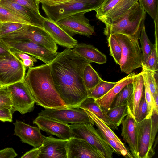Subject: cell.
I'll return each mask as SVG.
<instances>
[{
  "label": "cell",
  "instance_id": "6da1fadb",
  "mask_svg": "<svg viewBox=\"0 0 158 158\" xmlns=\"http://www.w3.org/2000/svg\"><path fill=\"white\" fill-rule=\"evenodd\" d=\"M90 63L73 49L66 48L49 63L55 88L68 108H79L88 97L83 74Z\"/></svg>",
  "mask_w": 158,
  "mask_h": 158
},
{
  "label": "cell",
  "instance_id": "7a4b0ae2",
  "mask_svg": "<svg viewBox=\"0 0 158 158\" xmlns=\"http://www.w3.org/2000/svg\"><path fill=\"white\" fill-rule=\"evenodd\" d=\"M23 80L37 105L46 109L68 108L55 88L49 64L29 68Z\"/></svg>",
  "mask_w": 158,
  "mask_h": 158
},
{
  "label": "cell",
  "instance_id": "3957f363",
  "mask_svg": "<svg viewBox=\"0 0 158 158\" xmlns=\"http://www.w3.org/2000/svg\"><path fill=\"white\" fill-rule=\"evenodd\" d=\"M146 15L145 11L139 2H137L114 23L105 25L103 33L107 37L118 33L138 40L144 24Z\"/></svg>",
  "mask_w": 158,
  "mask_h": 158
},
{
  "label": "cell",
  "instance_id": "277c9868",
  "mask_svg": "<svg viewBox=\"0 0 158 158\" xmlns=\"http://www.w3.org/2000/svg\"><path fill=\"white\" fill-rule=\"evenodd\" d=\"M104 0H72L53 6L42 4V9L48 18L56 22L69 15L79 12L95 11Z\"/></svg>",
  "mask_w": 158,
  "mask_h": 158
},
{
  "label": "cell",
  "instance_id": "5b68a950",
  "mask_svg": "<svg viewBox=\"0 0 158 158\" xmlns=\"http://www.w3.org/2000/svg\"><path fill=\"white\" fill-rule=\"evenodd\" d=\"M114 34L122 47L119 64L121 71L129 74L135 69L142 67V53L138 40L122 34Z\"/></svg>",
  "mask_w": 158,
  "mask_h": 158
},
{
  "label": "cell",
  "instance_id": "8992f818",
  "mask_svg": "<svg viewBox=\"0 0 158 158\" xmlns=\"http://www.w3.org/2000/svg\"><path fill=\"white\" fill-rule=\"evenodd\" d=\"M71 138L84 140L102 152L105 158H112L114 149L103 138L98 130L90 124L70 125Z\"/></svg>",
  "mask_w": 158,
  "mask_h": 158
},
{
  "label": "cell",
  "instance_id": "52a82bcc",
  "mask_svg": "<svg viewBox=\"0 0 158 158\" xmlns=\"http://www.w3.org/2000/svg\"><path fill=\"white\" fill-rule=\"evenodd\" d=\"M0 38L4 40H29L54 52L58 47L49 34L43 28L24 24L21 28Z\"/></svg>",
  "mask_w": 158,
  "mask_h": 158
},
{
  "label": "cell",
  "instance_id": "ba28073f",
  "mask_svg": "<svg viewBox=\"0 0 158 158\" xmlns=\"http://www.w3.org/2000/svg\"><path fill=\"white\" fill-rule=\"evenodd\" d=\"M26 69L12 53L0 56V82L4 86L22 81Z\"/></svg>",
  "mask_w": 158,
  "mask_h": 158
},
{
  "label": "cell",
  "instance_id": "9c48e42d",
  "mask_svg": "<svg viewBox=\"0 0 158 158\" xmlns=\"http://www.w3.org/2000/svg\"><path fill=\"white\" fill-rule=\"evenodd\" d=\"M6 87L12 102V113L17 111L23 114L33 110L35 102L23 80Z\"/></svg>",
  "mask_w": 158,
  "mask_h": 158
},
{
  "label": "cell",
  "instance_id": "30bf717a",
  "mask_svg": "<svg viewBox=\"0 0 158 158\" xmlns=\"http://www.w3.org/2000/svg\"><path fill=\"white\" fill-rule=\"evenodd\" d=\"M38 115L68 124L86 123L94 125L85 110L80 108L46 109L42 110Z\"/></svg>",
  "mask_w": 158,
  "mask_h": 158
},
{
  "label": "cell",
  "instance_id": "8fae6325",
  "mask_svg": "<svg viewBox=\"0 0 158 158\" xmlns=\"http://www.w3.org/2000/svg\"><path fill=\"white\" fill-rule=\"evenodd\" d=\"M84 12L69 15L55 22L71 36L77 34L89 37L94 32V27L85 16Z\"/></svg>",
  "mask_w": 158,
  "mask_h": 158
},
{
  "label": "cell",
  "instance_id": "7c38bea8",
  "mask_svg": "<svg viewBox=\"0 0 158 158\" xmlns=\"http://www.w3.org/2000/svg\"><path fill=\"white\" fill-rule=\"evenodd\" d=\"M4 40L9 47L15 48L32 56L46 64L51 63L58 54L57 52L51 51L42 46L27 40Z\"/></svg>",
  "mask_w": 158,
  "mask_h": 158
},
{
  "label": "cell",
  "instance_id": "4fadbf2b",
  "mask_svg": "<svg viewBox=\"0 0 158 158\" xmlns=\"http://www.w3.org/2000/svg\"><path fill=\"white\" fill-rule=\"evenodd\" d=\"M152 123L151 116L149 118L145 119L140 122H135L139 158H152L155 154L151 140Z\"/></svg>",
  "mask_w": 158,
  "mask_h": 158
},
{
  "label": "cell",
  "instance_id": "5bb4252c",
  "mask_svg": "<svg viewBox=\"0 0 158 158\" xmlns=\"http://www.w3.org/2000/svg\"><path fill=\"white\" fill-rule=\"evenodd\" d=\"M33 122L40 130L49 134L55 135L65 140H69L71 138L70 125L68 124L40 115Z\"/></svg>",
  "mask_w": 158,
  "mask_h": 158
},
{
  "label": "cell",
  "instance_id": "9a60e30c",
  "mask_svg": "<svg viewBox=\"0 0 158 158\" xmlns=\"http://www.w3.org/2000/svg\"><path fill=\"white\" fill-rule=\"evenodd\" d=\"M67 158H105L103 154L86 141L72 138L68 140Z\"/></svg>",
  "mask_w": 158,
  "mask_h": 158
},
{
  "label": "cell",
  "instance_id": "2e32d148",
  "mask_svg": "<svg viewBox=\"0 0 158 158\" xmlns=\"http://www.w3.org/2000/svg\"><path fill=\"white\" fill-rule=\"evenodd\" d=\"M68 140L45 136L38 158H67Z\"/></svg>",
  "mask_w": 158,
  "mask_h": 158
},
{
  "label": "cell",
  "instance_id": "e0dca14e",
  "mask_svg": "<svg viewBox=\"0 0 158 158\" xmlns=\"http://www.w3.org/2000/svg\"><path fill=\"white\" fill-rule=\"evenodd\" d=\"M14 134L18 136L23 143L34 147H40L43 143L45 136L41 133L40 129L17 120L13 123Z\"/></svg>",
  "mask_w": 158,
  "mask_h": 158
},
{
  "label": "cell",
  "instance_id": "ac0fdd59",
  "mask_svg": "<svg viewBox=\"0 0 158 158\" xmlns=\"http://www.w3.org/2000/svg\"><path fill=\"white\" fill-rule=\"evenodd\" d=\"M0 6L17 14L30 25L43 28L45 17L40 13L34 12L10 0H1Z\"/></svg>",
  "mask_w": 158,
  "mask_h": 158
},
{
  "label": "cell",
  "instance_id": "d6986e66",
  "mask_svg": "<svg viewBox=\"0 0 158 158\" xmlns=\"http://www.w3.org/2000/svg\"><path fill=\"white\" fill-rule=\"evenodd\" d=\"M43 28L49 34L54 42L59 45L66 48H73L77 43L73 39L58 25L48 18L43 22Z\"/></svg>",
  "mask_w": 158,
  "mask_h": 158
},
{
  "label": "cell",
  "instance_id": "ffe728a7",
  "mask_svg": "<svg viewBox=\"0 0 158 158\" xmlns=\"http://www.w3.org/2000/svg\"><path fill=\"white\" fill-rule=\"evenodd\" d=\"M121 136L129 147L133 158H139L138 148L135 122L133 118L128 114L121 123Z\"/></svg>",
  "mask_w": 158,
  "mask_h": 158
},
{
  "label": "cell",
  "instance_id": "44dd1931",
  "mask_svg": "<svg viewBox=\"0 0 158 158\" xmlns=\"http://www.w3.org/2000/svg\"><path fill=\"white\" fill-rule=\"evenodd\" d=\"M135 75L134 72L128 74L118 81L116 85L105 94L95 100V102L101 108L104 113L110 109L113 101L122 89L128 84L132 83Z\"/></svg>",
  "mask_w": 158,
  "mask_h": 158
},
{
  "label": "cell",
  "instance_id": "7402d4cb",
  "mask_svg": "<svg viewBox=\"0 0 158 158\" xmlns=\"http://www.w3.org/2000/svg\"><path fill=\"white\" fill-rule=\"evenodd\" d=\"M73 49L89 63L101 64L106 62V56L93 46L85 43H77Z\"/></svg>",
  "mask_w": 158,
  "mask_h": 158
},
{
  "label": "cell",
  "instance_id": "603a6c76",
  "mask_svg": "<svg viewBox=\"0 0 158 158\" xmlns=\"http://www.w3.org/2000/svg\"><path fill=\"white\" fill-rule=\"evenodd\" d=\"M132 84L133 91L127 106L129 114L133 118L144 92V80L141 72L135 75Z\"/></svg>",
  "mask_w": 158,
  "mask_h": 158
},
{
  "label": "cell",
  "instance_id": "cb8c5ba5",
  "mask_svg": "<svg viewBox=\"0 0 158 158\" xmlns=\"http://www.w3.org/2000/svg\"><path fill=\"white\" fill-rule=\"evenodd\" d=\"M139 0H120L99 20L105 25L114 23L125 14Z\"/></svg>",
  "mask_w": 158,
  "mask_h": 158
},
{
  "label": "cell",
  "instance_id": "d4e9b609",
  "mask_svg": "<svg viewBox=\"0 0 158 158\" xmlns=\"http://www.w3.org/2000/svg\"><path fill=\"white\" fill-rule=\"evenodd\" d=\"M109 123V127L113 130H118L123 119L128 114L127 105L110 108L104 113Z\"/></svg>",
  "mask_w": 158,
  "mask_h": 158
},
{
  "label": "cell",
  "instance_id": "484cf974",
  "mask_svg": "<svg viewBox=\"0 0 158 158\" xmlns=\"http://www.w3.org/2000/svg\"><path fill=\"white\" fill-rule=\"evenodd\" d=\"M83 79L87 90L94 88L102 79L90 63L87 64L84 69Z\"/></svg>",
  "mask_w": 158,
  "mask_h": 158
},
{
  "label": "cell",
  "instance_id": "4316f807",
  "mask_svg": "<svg viewBox=\"0 0 158 158\" xmlns=\"http://www.w3.org/2000/svg\"><path fill=\"white\" fill-rule=\"evenodd\" d=\"M117 83L105 81L102 79L94 88L87 90L88 97L98 99L107 93Z\"/></svg>",
  "mask_w": 158,
  "mask_h": 158
},
{
  "label": "cell",
  "instance_id": "83f0119b",
  "mask_svg": "<svg viewBox=\"0 0 158 158\" xmlns=\"http://www.w3.org/2000/svg\"><path fill=\"white\" fill-rule=\"evenodd\" d=\"M79 108L91 112L109 127V123L103 111L94 99L87 97L81 104Z\"/></svg>",
  "mask_w": 158,
  "mask_h": 158
},
{
  "label": "cell",
  "instance_id": "f1b7e54d",
  "mask_svg": "<svg viewBox=\"0 0 158 158\" xmlns=\"http://www.w3.org/2000/svg\"><path fill=\"white\" fill-rule=\"evenodd\" d=\"M133 91L132 83H131L125 86L114 100L110 108L118 106L127 105Z\"/></svg>",
  "mask_w": 158,
  "mask_h": 158
},
{
  "label": "cell",
  "instance_id": "f546056e",
  "mask_svg": "<svg viewBox=\"0 0 158 158\" xmlns=\"http://www.w3.org/2000/svg\"><path fill=\"white\" fill-rule=\"evenodd\" d=\"M139 39L141 45V48L142 57V66L144 65L154 47L146 33L144 24L141 30Z\"/></svg>",
  "mask_w": 158,
  "mask_h": 158
},
{
  "label": "cell",
  "instance_id": "4dcf8cb0",
  "mask_svg": "<svg viewBox=\"0 0 158 158\" xmlns=\"http://www.w3.org/2000/svg\"><path fill=\"white\" fill-rule=\"evenodd\" d=\"M107 40L110 48V55L116 64H119L122 55V47L114 34H110L107 37Z\"/></svg>",
  "mask_w": 158,
  "mask_h": 158
},
{
  "label": "cell",
  "instance_id": "1f68e13d",
  "mask_svg": "<svg viewBox=\"0 0 158 158\" xmlns=\"http://www.w3.org/2000/svg\"><path fill=\"white\" fill-rule=\"evenodd\" d=\"M141 72L144 80V96L147 105V115L146 119H148L152 114L154 107V99L148 84L146 73L143 69Z\"/></svg>",
  "mask_w": 158,
  "mask_h": 158
},
{
  "label": "cell",
  "instance_id": "d6a6232c",
  "mask_svg": "<svg viewBox=\"0 0 158 158\" xmlns=\"http://www.w3.org/2000/svg\"><path fill=\"white\" fill-rule=\"evenodd\" d=\"M138 2L154 22H158V0H139Z\"/></svg>",
  "mask_w": 158,
  "mask_h": 158
},
{
  "label": "cell",
  "instance_id": "836d02e7",
  "mask_svg": "<svg viewBox=\"0 0 158 158\" xmlns=\"http://www.w3.org/2000/svg\"><path fill=\"white\" fill-rule=\"evenodd\" d=\"M0 21L1 23L12 22L30 25L27 22L17 14L1 6Z\"/></svg>",
  "mask_w": 158,
  "mask_h": 158
},
{
  "label": "cell",
  "instance_id": "e575fe53",
  "mask_svg": "<svg viewBox=\"0 0 158 158\" xmlns=\"http://www.w3.org/2000/svg\"><path fill=\"white\" fill-rule=\"evenodd\" d=\"M154 47L148 56L143 67L153 72H157L158 70V45L153 44Z\"/></svg>",
  "mask_w": 158,
  "mask_h": 158
},
{
  "label": "cell",
  "instance_id": "d590c367",
  "mask_svg": "<svg viewBox=\"0 0 158 158\" xmlns=\"http://www.w3.org/2000/svg\"><path fill=\"white\" fill-rule=\"evenodd\" d=\"M142 68L146 73L148 84L154 99L156 91L158 90L157 73L156 72H153L143 67Z\"/></svg>",
  "mask_w": 158,
  "mask_h": 158
},
{
  "label": "cell",
  "instance_id": "8d00e7d4",
  "mask_svg": "<svg viewBox=\"0 0 158 158\" xmlns=\"http://www.w3.org/2000/svg\"><path fill=\"white\" fill-rule=\"evenodd\" d=\"M24 24L12 22L2 23L0 26V38L19 30Z\"/></svg>",
  "mask_w": 158,
  "mask_h": 158
},
{
  "label": "cell",
  "instance_id": "74e56055",
  "mask_svg": "<svg viewBox=\"0 0 158 158\" xmlns=\"http://www.w3.org/2000/svg\"><path fill=\"white\" fill-rule=\"evenodd\" d=\"M147 115V105L145 99L144 90L137 110L135 113L134 119L138 123L146 119Z\"/></svg>",
  "mask_w": 158,
  "mask_h": 158
},
{
  "label": "cell",
  "instance_id": "f35d334b",
  "mask_svg": "<svg viewBox=\"0 0 158 158\" xmlns=\"http://www.w3.org/2000/svg\"><path fill=\"white\" fill-rule=\"evenodd\" d=\"M0 108H12V102L6 86L0 89Z\"/></svg>",
  "mask_w": 158,
  "mask_h": 158
},
{
  "label": "cell",
  "instance_id": "ab89813d",
  "mask_svg": "<svg viewBox=\"0 0 158 158\" xmlns=\"http://www.w3.org/2000/svg\"><path fill=\"white\" fill-rule=\"evenodd\" d=\"M31 10L40 13L39 0H10Z\"/></svg>",
  "mask_w": 158,
  "mask_h": 158
},
{
  "label": "cell",
  "instance_id": "60d3db41",
  "mask_svg": "<svg viewBox=\"0 0 158 158\" xmlns=\"http://www.w3.org/2000/svg\"><path fill=\"white\" fill-rule=\"evenodd\" d=\"M120 0H112L108 3L102 5L95 10L96 18L100 20Z\"/></svg>",
  "mask_w": 158,
  "mask_h": 158
},
{
  "label": "cell",
  "instance_id": "b9f144b4",
  "mask_svg": "<svg viewBox=\"0 0 158 158\" xmlns=\"http://www.w3.org/2000/svg\"><path fill=\"white\" fill-rule=\"evenodd\" d=\"M10 52L15 56L21 63L23 61L32 59L35 62L37 61L36 58L33 56H31L29 54L21 52L15 48L9 47Z\"/></svg>",
  "mask_w": 158,
  "mask_h": 158
},
{
  "label": "cell",
  "instance_id": "7bdbcfd3",
  "mask_svg": "<svg viewBox=\"0 0 158 158\" xmlns=\"http://www.w3.org/2000/svg\"><path fill=\"white\" fill-rule=\"evenodd\" d=\"M12 113L11 109L0 108V121L3 122H12Z\"/></svg>",
  "mask_w": 158,
  "mask_h": 158
},
{
  "label": "cell",
  "instance_id": "ee69618b",
  "mask_svg": "<svg viewBox=\"0 0 158 158\" xmlns=\"http://www.w3.org/2000/svg\"><path fill=\"white\" fill-rule=\"evenodd\" d=\"M17 156V154L12 148L8 147L0 150V158H13Z\"/></svg>",
  "mask_w": 158,
  "mask_h": 158
},
{
  "label": "cell",
  "instance_id": "f6af8a7d",
  "mask_svg": "<svg viewBox=\"0 0 158 158\" xmlns=\"http://www.w3.org/2000/svg\"><path fill=\"white\" fill-rule=\"evenodd\" d=\"M40 152V147H34L23 155L21 158H38Z\"/></svg>",
  "mask_w": 158,
  "mask_h": 158
},
{
  "label": "cell",
  "instance_id": "bcb514c9",
  "mask_svg": "<svg viewBox=\"0 0 158 158\" xmlns=\"http://www.w3.org/2000/svg\"><path fill=\"white\" fill-rule=\"evenodd\" d=\"M10 53L9 47L4 40L0 38V56L9 54Z\"/></svg>",
  "mask_w": 158,
  "mask_h": 158
},
{
  "label": "cell",
  "instance_id": "7dc6e473",
  "mask_svg": "<svg viewBox=\"0 0 158 158\" xmlns=\"http://www.w3.org/2000/svg\"><path fill=\"white\" fill-rule=\"evenodd\" d=\"M72 0H40V3L48 6H53L64 3Z\"/></svg>",
  "mask_w": 158,
  "mask_h": 158
},
{
  "label": "cell",
  "instance_id": "c3c4849f",
  "mask_svg": "<svg viewBox=\"0 0 158 158\" xmlns=\"http://www.w3.org/2000/svg\"><path fill=\"white\" fill-rule=\"evenodd\" d=\"M35 61L32 59H28L23 61L22 63L23 65L26 69L32 67L34 65Z\"/></svg>",
  "mask_w": 158,
  "mask_h": 158
},
{
  "label": "cell",
  "instance_id": "681fc988",
  "mask_svg": "<svg viewBox=\"0 0 158 158\" xmlns=\"http://www.w3.org/2000/svg\"><path fill=\"white\" fill-rule=\"evenodd\" d=\"M112 0H104V2L102 5H104L108 3Z\"/></svg>",
  "mask_w": 158,
  "mask_h": 158
},
{
  "label": "cell",
  "instance_id": "f907efd6",
  "mask_svg": "<svg viewBox=\"0 0 158 158\" xmlns=\"http://www.w3.org/2000/svg\"><path fill=\"white\" fill-rule=\"evenodd\" d=\"M3 86H4L0 82V89L2 88V87H3Z\"/></svg>",
  "mask_w": 158,
  "mask_h": 158
},
{
  "label": "cell",
  "instance_id": "816d5d0a",
  "mask_svg": "<svg viewBox=\"0 0 158 158\" xmlns=\"http://www.w3.org/2000/svg\"><path fill=\"white\" fill-rule=\"evenodd\" d=\"M2 23H1V22L0 21V26H1V25Z\"/></svg>",
  "mask_w": 158,
  "mask_h": 158
},
{
  "label": "cell",
  "instance_id": "f5cc1de1",
  "mask_svg": "<svg viewBox=\"0 0 158 158\" xmlns=\"http://www.w3.org/2000/svg\"><path fill=\"white\" fill-rule=\"evenodd\" d=\"M1 0H0V1H1Z\"/></svg>",
  "mask_w": 158,
  "mask_h": 158
},
{
  "label": "cell",
  "instance_id": "db71d44e",
  "mask_svg": "<svg viewBox=\"0 0 158 158\" xmlns=\"http://www.w3.org/2000/svg\"><path fill=\"white\" fill-rule=\"evenodd\" d=\"M40 0H39V1Z\"/></svg>",
  "mask_w": 158,
  "mask_h": 158
},
{
  "label": "cell",
  "instance_id": "11a10c76",
  "mask_svg": "<svg viewBox=\"0 0 158 158\" xmlns=\"http://www.w3.org/2000/svg\"></svg>",
  "mask_w": 158,
  "mask_h": 158
}]
</instances>
